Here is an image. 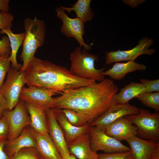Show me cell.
I'll return each instance as SVG.
<instances>
[{
  "instance_id": "4dcf8cb0",
  "label": "cell",
  "mask_w": 159,
  "mask_h": 159,
  "mask_svg": "<svg viewBox=\"0 0 159 159\" xmlns=\"http://www.w3.org/2000/svg\"><path fill=\"white\" fill-rule=\"evenodd\" d=\"M141 83L145 87L146 92H159V80H149L146 79H140Z\"/></svg>"
},
{
  "instance_id": "52a82bcc",
  "label": "cell",
  "mask_w": 159,
  "mask_h": 159,
  "mask_svg": "<svg viewBox=\"0 0 159 159\" xmlns=\"http://www.w3.org/2000/svg\"><path fill=\"white\" fill-rule=\"evenodd\" d=\"M88 133L91 148L95 152L101 150L105 153H109L131 150L130 148L106 134L100 127L90 126Z\"/></svg>"
},
{
  "instance_id": "4316f807",
  "label": "cell",
  "mask_w": 159,
  "mask_h": 159,
  "mask_svg": "<svg viewBox=\"0 0 159 159\" xmlns=\"http://www.w3.org/2000/svg\"><path fill=\"white\" fill-rule=\"evenodd\" d=\"M9 157V159H42L35 148L22 149Z\"/></svg>"
},
{
  "instance_id": "ac0fdd59",
  "label": "cell",
  "mask_w": 159,
  "mask_h": 159,
  "mask_svg": "<svg viewBox=\"0 0 159 159\" xmlns=\"http://www.w3.org/2000/svg\"><path fill=\"white\" fill-rule=\"evenodd\" d=\"M53 110L58 123L63 130L67 143L79 136L89 132L90 126L88 124L81 127L74 126L69 121L61 109L55 108Z\"/></svg>"
},
{
  "instance_id": "e575fe53",
  "label": "cell",
  "mask_w": 159,
  "mask_h": 159,
  "mask_svg": "<svg viewBox=\"0 0 159 159\" xmlns=\"http://www.w3.org/2000/svg\"><path fill=\"white\" fill-rule=\"evenodd\" d=\"M7 109L6 101L3 95L0 92V119L3 116L4 112Z\"/></svg>"
},
{
  "instance_id": "ba28073f",
  "label": "cell",
  "mask_w": 159,
  "mask_h": 159,
  "mask_svg": "<svg viewBox=\"0 0 159 159\" xmlns=\"http://www.w3.org/2000/svg\"><path fill=\"white\" fill-rule=\"evenodd\" d=\"M153 42V39L143 37L139 41L138 44L132 49L107 52L105 55V64L109 65L122 61H134L138 57L143 54L152 55L156 50L154 48L149 49Z\"/></svg>"
},
{
  "instance_id": "e0dca14e",
  "label": "cell",
  "mask_w": 159,
  "mask_h": 159,
  "mask_svg": "<svg viewBox=\"0 0 159 159\" xmlns=\"http://www.w3.org/2000/svg\"><path fill=\"white\" fill-rule=\"evenodd\" d=\"M130 147L133 159H149L159 142L133 136L126 140Z\"/></svg>"
},
{
  "instance_id": "2e32d148",
  "label": "cell",
  "mask_w": 159,
  "mask_h": 159,
  "mask_svg": "<svg viewBox=\"0 0 159 159\" xmlns=\"http://www.w3.org/2000/svg\"><path fill=\"white\" fill-rule=\"evenodd\" d=\"M37 143L33 134L32 129L24 128L20 135L15 139L7 140L4 151L9 157L25 148H35Z\"/></svg>"
},
{
  "instance_id": "9a60e30c",
  "label": "cell",
  "mask_w": 159,
  "mask_h": 159,
  "mask_svg": "<svg viewBox=\"0 0 159 159\" xmlns=\"http://www.w3.org/2000/svg\"><path fill=\"white\" fill-rule=\"evenodd\" d=\"M67 144L70 154L78 159H98L99 155L91 148L88 133L79 136Z\"/></svg>"
},
{
  "instance_id": "7c38bea8",
  "label": "cell",
  "mask_w": 159,
  "mask_h": 159,
  "mask_svg": "<svg viewBox=\"0 0 159 159\" xmlns=\"http://www.w3.org/2000/svg\"><path fill=\"white\" fill-rule=\"evenodd\" d=\"M140 112V109L135 106L128 103L123 104H117L112 98L109 109L89 125L98 126L105 130L107 126L118 119L127 115L138 114Z\"/></svg>"
},
{
  "instance_id": "f35d334b",
  "label": "cell",
  "mask_w": 159,
  "mask_h": 159,
  "mask_svg": "<svg viewBox=\"0 0 159 159\" xmlns=\"http://www.w3.org/2000/svg\"><path fill=\"white\" fill-rule=\"evenodd\" d=\"M62 158L63 159H77L74 155L71 154L69 156L62 157Z\"/></svg>"
},
{
  "instance_id": "44dd1931",
  "label": "cell",
  "mask_w": 159,
  "mask_h": 159,
  "mask_svg": "<svg viewBox=\"0 0 159 159\" xmlns=\"http://www.w3.org/2000/svg\"><path fill=\"white\" fill-rule=\"evenodd\" d=\"M30 115V125L36 132L42 134L48 133L47 116L45 110L31 103L25 104Z\"/></svg>"
},
{
  "instance_id": "9c48e42d",
  "label": "cell",
  "mask_w": 159,
  "mask_h": 159,
  "mask_svg": "<svg viewBox=\"0 0 159 159\" xmlns=\"http://www.w3.org/2000/svg\"><path fill=\"white\" fill-rule=\"evenodd\" d=\"M59 94L57 91L42 87H24L20 99L44 110L55 107L53 96Z\"/></svg>"
},
{
  "instance_id": "d6986e66",
  "label": "cell",
  "mask_w": 159,
  "mask_h": 159,
  "mask_svg": "<svg viewBox=\"0 0 159 159\" xmlns=\"http://www.w3.org/2000/svg\"><path fill=\"white\" fill-rule=\"evenodd\" d=\"M32 131L36 141V148L42 159H63L48 133L42 135L33 129Z\"/></svg>"
},
{
  "instance_id": "7402d4cb",
  "label": "cell",
  "mask_w": 159,
  "mask_h": 159,
  "mask_svg": "<svg viewBox=\"0 0 159 159\" xmlns=\"http://www.w3.org/2000/svg\"><path fill=\"white\" fill-rule=\"evenodd\" d=\"M145 92L146 88L143 84L132 82L122 88L113 96V99L117 103L123 104Z\"/></svg>"
},
{
  "instance_id": "8fae6325",
  "label": "cell",
  "mask_w": 159,
  "mask_h": 159,
  "mask_svg": "<svg viewBox=\"0 0 159 159\" xmlns=\"http://www.w3.org/2000/svg\"><path fill=\"white\" fill-rule=\"evenodd\" d=\"M3 115L6 119L8 126V141L17 138L26 126L30 125V117L27 114L24 101L22 100H19L12 110H6Z\"/></svg>"
},
{
  "instance_id": "f1b7e54d",
  "label": "cell",
  "mask_w": 159,
  "mask_h": 159,
  "mask_svg": "<svg viewBox=\"0 0 159 159\" xmlns=\"http://www.w3.org/2000/svg\"><path fill=\"white\" fill-rule=\"evenodd\" d=\"M99 155L98 159H133L131 150L112 153H104Z\"/></svg>"
},
{
  "instance_id": "8d00e7d4",
  "label": "cell",
  "mask_w": 159,
  "mask_h": 159,
  "mask_svg": "<svg viewBox=\"0 0 159 159\" xmlns=\"http://www.w3.org/2000/svg\"><path fill=\"white\" fill-rule=\"evenodd\" d=\"M124 2L125 4H126L132 7H134L135 6H138V5L141 4L144 1H136V0H131V1H128V0H124L123 1Z\"/></svg>"
},
{
  "instance_id": "8992f818",
  "label": "cell",
  "mask_w": 159,
  "mask_h": 159,
  "mask_svg": "<svg viewBox=\"0 0 159 159\" xmlns=\"http://www.w3.org/2000/svg\"><path fill=\"white\" fill-rule=\"evenodd\" d=\"M26 84L24 72L10 67L0 89V92L6 101L7 110H12L18 103L21 91Z\"/></svg>"
},
{
  "instance_id": "4fadbf2b",
  "label": "cell",
  "mask_w": 159,
  "mask_h": 159,
  "mask_svg": "<svg viewBox=\"0 0 159 159\" xmlns=\"http://www.w3.org/2000/svg\"><path fill=\"white\" fill-rule=\"evenodd\" d=\"M48 132L53 143L62 157L70 155L62 129L58 123L53 109L45 110Z\"/></svg>"
},
{
  "instance_id": "3957f363",
  "label": "cell",
  "mask_w": 159,
  "mask_h": 159,
  "mask_svg": "<svg viewBox=\"0 0 159 159\" xmlns=\"http://www.w3.org/2000/svg\"><path fill=\"white\" fill-rule=\"evenodd\" d=\"M25 37L20 58L23 63L20 70L24 72L29 64L34 58L35 53L39 47L44 44L46 34V25L44 21L30 18L24 21Z\"/></svg>"
},
{
  "instance_id": "d590c367",
  "label": "cell",
  "mask_w": 159,
  "mask_h": 159,
  "mask_svg": "<svg viewBox=\"0 0 159 159\" xmlns=\"http://www.w3.org/2000/svg\"><path fill=\"white\" fill-rule=\"evenodd\" d=\"M9 0H0V11L9 12Z\"/></svg>"
},
{
  "instance_id": "cb8c5ba5",
  "label": "cell",
  "mask_w": 159,
  "mask_h": 159,
  "mask_svg": "<svg viewBox=\"0 0 159 159\" xmlns=\"http://www.w3.org/2000/svg\"><path fill=\"white\" fill-rule=\"evenodd\" d=\"M91 0H78L71 7H67L61 5L60 7L68 13L74 11L76 17L80 19L85 24L91 21L93 18L94 13L91 9L90 5Z\"/></svg>"
},
{
  "instance_id": "ffe728a7",
  "label": "cell",
  "mask_w": 159,
  "mask_h": 159,
  "mask_svg": "<svg viewBox=\"0 0 159 159\" xmlns=\"http://www.w3.org/2000/svg\"><path fill=\"white\" fill-rule=\"evenodd\" d=\"M146 66L134 61H130L126 63H115L111 68L103 71L101 74L103 76H108L111 78L117 80L123 79L128 73L136 71H144L146 69Z\"/></svg>"
},
{
  "instance_id": "1f68e13d",
  "label": "cell",
  "mask_w": 159,
  "mask_h": 159,
  "mask_svg": "<svg viewBox=\"0 0 159 159\" xmlns=\"http://www.w3.org/2000/svg\"><path fill=\"white\" fill-rule=\"evenodd\" d=\"M11 49L8 37L3 36L0 40V56L10 55Z\"/></svg>"
},
{
  "instance_id": "6da1fadb",
  "label": "cell",
  "mask_w": 159,
  "mask_h": 159,
  "mask_svg": "<svg viewBox=\"0 0 159 159\" xmlns=\"http://www.w3.org/2000/svg\"><path fill=\"white\" fill-rule=\"evenodd\" d=\"M112 80L105 79L99 82L67 91L54 98L55 107L68 108L86 116L89 124L110 108L113 96L118 92Z\"/></svg>"
},
{
  "instance_id": "836d02e7",
  "label": "cell",
  "mask_w": 159,
  "mask_h": 159,
  "mask_svg": "<svg viewBox=\"0 0 159 159\" xmlns=\"http://www.w3.org/2000/svg\"><path fill=\"white\" fill-rule=\"evenodd\" d=\"M7 140V138H0V159H9V157L4 150V146Z\"/></svg>"
},
{
  "instance_id": "f546056e",
  "label": "cell",
  "mask_w": 159,
  "mask_h": 159,
  "mask_svg": "<svg viewBox=\"0 0 159 159\" xmlns=\"http://www.w3.org/2000/svg\"><path fill=\"white\" fill-rule=\"evenodd\" d=\"M14 16L9 12L0 11V31L11 29Z\"/></svg>"
},
{
  "instance_id": "277c9868",
  "label": "cell",
  "mask_w": 159,
  "mask_h": 159,
  "mask_svg": "<svg viewBox=\"0 0 159 159\" xmlns=\"http://www.w3.org/2000/svg\"><path fill=\"white\" fill-rule=\"evenodd\" d=\"M69 59L71 66L69 70L74 75L99 82L105 79L101 74L105 68L97 69L95 67V61L99 59L97 55L90 53L85 49L81 50L79 46L70 54Z\"/></svg>"
},
{
  "instance_id": "83f0119b",
  "label": "cell",
  "mask_w": 159,
  "mask_h": 159,
  "mask_svg": "<svg viewBox=\"0 0 159 159\" xmlns=\"http://www.w3.org/2000/svg\"><path fill=\"white\" fill-rule=\"evenodd\" d=\"M9 56H0V89L4 82L8 71L11 67Z\"/></svg>"
},
{
  "instance_id": "484cf974",
  "label": "cell",
  "mask_w": 159,
  "mask_h": 159,
  "mask_svg": "<svg viewBox=\"0 0 159 159\" xmlns=\"http://www.w3.org/2000/svg\"><path fill=\"white\" fill-rule=\"evenodd\" d=\"M142 104L154 110L159 111V92H145L136 97Z\"/></svg>"
},
{
  "instance_id": "5b68a950",
  "label": "cell",
  "mask_w": 159,
  "mask_h": 159,
  "mask_svg": "<svg viewBox=\"0 0 159 159\" xmlns=\"http://www.w3.org/2000/svg\"><path fill=\"white\" fill-rule=\"evenodd\" d=\"M138 114L124 117L135 125L138 128V135L146 140L159 142V114L150 112L142 108Z\"/></svg>"
},
{
  "instance_id": "d4e9b609",
  "label": "cell",
  "mask_w": 159,
  "mask_h": 159,
  "mask_svg": "<svg viewBox=\"0 0 159 159\" xmlns=\"http://www.w3.org/2000/svg\"><path fill=\"white\" fill-rule=\"evenodd\" d=\"M61 109L69 121L73 125L79 127H82L87 124H89L87 117L83 114L70 109Z\"/></svg>"
},
{
  "instance_id": "d6a6232c",
  "label": "cell",
  "mask_w": 159,
  "mask_h": 159,
  "mask_svg": "<svg viewBox=\"0 0 159 159\" xmlns=\"http://www.w3.org/2000/svg\"><path fill=\"white\" fill-rule=\"evenodd\" d=\"M9 128L7 122L5 117L3 116L0 119V138L7 137Z\"/></svg>"
},
{
  "instance_id": "7a4b0ae2",
  "label": "cell",
  "mask_w": 159,
  "mask_h": 159,
  "mask_svg": "<svg viewBox=\"0 0 159 159\" xmlns=\"http://www.w3.org/2000/svg\"><path fill=\"white\" fill-rule=\"evenodd\" d=\"M28 87H42L57 91L59 94L90 85L94 80L81 78L66 67L35 57L24 71Z\"/></svg>"
},
{
  "instance_id": "30bf717a",
  "label": "cell",
  "mask_w": 159,
  "mask_h": 159,
  "mask_svg": "<svg viewBox=\"0 0 159 159\" xmlns=\"http://www.w3.org/2000/svg\"><path fill=\"white\" fill-rule=\"evenodd\" d=\"M57 17L61 20V32L67 37H73L81 47H83L87 51L91 50L92 46L86 43L83 37L85 33L84 24L79 18L69 17L65 11L60 7L56 8Z\"/></svg>"
},
{
  "instance_id": "603a6c76",
  "label": "cell",
  "mask_w": 159,
  "mask_h": 159,
  "mask_svg": "<svg viewBox=\"0 0 159 159\" xmlns=\"http://www.w3.org/2000/svg\"><path fill=\"white\" fill-rule=\"evenodd\" d=\"M1 34H5L9 38L11 49L9 57L11 67L18 70H20L22 65L18 63L16 59V54L19 48L22 45L24 38V32L17 34H14L11 29L8 28L0 31Z\"/></svg>"
},
{
  "instance_id": "74e56055",
  "label": "cell",
  "mask_w": 159,
  "mask_h": 159,
  "mask_svg": "<svg viewBox=\"0 0 159 159\" xmlns=\"http://www.w3.org/2000/svg\"><path fill=\"white\" fill-rule=\"evenodd\" d=\"M149 159H159V145L152 152Z\"/></svg>"
},
{
  "instance_id": "5bb4252c",
  "label": "cell",
  "mask_w": 159,
  "mask_h": 159,
  "mask_svg": "<svg viewBox=\"0 0 159 159\" xmlns=\"http://www.w3.org/2000/svg\"><path fill=\"white\" fill-rule=\"evenodd\" d=\"M105 133L120 142L126 141L133 136H137L138 128L125 117L120 118L107 126Z\"/></svg>"
}]
</instances>
